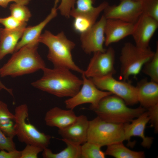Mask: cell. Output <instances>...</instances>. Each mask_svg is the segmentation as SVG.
<instances>
[{
  "mask_svg": "<svg viewBox=\"0 0 158 158\" xmlns=\"http://www.w3.org/2000/svg\"><path fill=\"white\" fill-rule=\"evenodd\" d=\"M28 106L23 104L16 107L14 110L16 136L19 141L26 145L38 146L43 150L50 144L51 137L39 130L27 120L28 119Z\"/></svg>",
  "mask_w": 158,
  "mask_h": 158,
  "instance_id": "obj_5",
  "label": "cell"
},
{
  "mask_svg": "<svg viewBox=\"0 0 158 158\" xmlns=\"http://www.w3.org/2000/svg\"><path fill=\"white\" fill-rule=\"evenodd\" d=\"M1 28H0V37L1 34ZM0 87H1L2 89L6 91L11 95L13 96V94L12 90L10 88H8L6 87L1 81L0 80Z\"/></svg>",
  "mask_w": 158,
  "mask_h": 158,
  "instance_id": "obj_37",
  "label": "cell"
},
{
  "mask_svg": "<svg viewBox=\"0 0 158 158\" xmlns=\"http://www.w3.org/2000/svg\"><path fill=\"white\" fill-rule=\"evenodd\" d=\"M138 103L147 110L158 104V83L143 79L135 86Z\"/></svg>",
  "mask_w": 158,
  "mask_h": 158,
  "instance_id": "obj_18",
  "label": "cell"
},
{
  "mask_svg": "<svg viewBox=\"0 0 158 158\" xmlns=\"http://www.w3.org/2000/svg\"><path fill=\"white\" fill-rule=\"evenodd\" d=\"M134 26L133 24L120 20L106 19L104 29L105 45L108 46L131 35Z\"/></svg>",
  "mask_w": 158,
  "mask_h": 158,
  "instance_id": "obj_16",
  "label": "cell"
},
{
  "mask_svg": "<svg viewBox=\"0 0 158 158\" xmlns=\"http://www.w3.org/2000/svg\"><path fill=\"white\" fill-rule=\"evenodd\" d=\"M143 14L158 21V0H143Z\"/></svg>",
  "mask_w": 158,
  "mask_h": 158,
  "instance_id": "obj_28",
  "label": "cell"
},
{
  "mask_svg": "<svg viewBox=\"0 0 158 158\" xmlns=\"http://www.w3.org/2000/svg\"><path fill=\"white\" fill-rule=\"evenodd\" d=\"M103 11L106 19H119L134 24L143 14L142 1L120 0L119 4H109Z\"/></svg>",
  "mask_w": 158,
  "mask_h": 158,
  "instance_id": "obj_11",
  "label": "cell"
},
{
  "mask_svg": "<svg viewBox=\"0 0 158 158\" xmlns=\"http://www.w3.org/2000/svg\"><path fill=\"white\" fill-rule=\"evenodd\" d=\"M95 1V0H77L76 7L72 9L70 13H80L89 12L94 8L93 4Z\"/></svg>",
  "mask_w": 158,
  "mask_h": 158,
  "instance_id": "obj_29",
  "label": "cell"
},
{
  "mask_svg": "<svg viewBox=\"0 0 158 158\" xmlns=\"http://www.w3.org/2000/svg\"><path fill=\"white\" fill-rule=\"evenodd\" d=\"M13 138L7 136L0 129V150L11 151L16 150Z\"/></svg>",
  "mask_w": 158,
  "mask_h": 158,
  "instance_id": "obj_31",
  "label": "cell"
},
{
  "mask_svg": "<svg viewBox=\"0 0 158 158\" xmlns=\"http://www.w3.org/2000/svg\"><path fill=\"white\" fill-rule=\"evenodd\" d=\"M15 119L7 104L0 100V129L7 136L13 138L16 136Z\"/></svg>",
  "mask_w": 158,
  "mask_h": 158,
  "instance_id": "obj_23",
  "label": "cell"
},
{
  "mask_svg": "<svg viewBox=\"0 0 158 158\" xmlns=\"http://www.w3.org/2000/svg\"><path fill=\"white\" fill-rule=\"evenodd\" d=\"M2 89L1 87H0V92Z\"/></svg>",
  "mask_w": 158,
  "mask_h": 158,
  "instance_id": "obj_39",
  "label": "cell"
},
{
  "mask_svg": "<svg viewBox=\"0 0 158 158\" xmlns=\"http://www.w3.org/2000/svg\"><path fill=\"white\" fill-rule=\"evenodd\" d=\"M158 28V21L142 14L134 24L131 35L138 47H149L150 42Z\"/></svg>",
  "mask_w": 158,
  "mask_h": 158,
  "instance_id": "obj_13",
  "label": "cell"
},
{
  "mask_svg": "<svg viewBox=\"0 0 158 158\" xmlns=\"http://www.w3.org/2000/svg\"><path fill=\"white\" fill-rule=\"evenodd\" d=\"M66 145V147L59 153H53L51 150L44 149L42 155L44 158H81V145L62 139Z\"/></svg>",
  "mask_w": 158,
  "mask_h": 158,
  "instance_id": "obj_22",
  "label": "cell"
},
{
  "mask_svg": "<svg viewBox=\"0 0 158 158\" xmlns=\"http://www.w3.org/2000/svg\"><path fill=\"white\" fill-rule=\"evenodd\" d=\"M109 4L107 2L104 1L89 12L70 13V16L74 18L73 23L74 30L81 34L89 29L96 22L101 13Z\"/></svg>",
  "mask_w": 158,
  "mask_h": 158,
  "instance_id": "obj_19",
  "label": "cell"
},
{
  "mask_svg": "<svg viewBox=\"0 0 158 158\" xmlns=\"http://www.w3.org/2000/svg\"><path fill=\"white\" fill-rule=\"evenodd\" d=\"M39 43L45 45L48 48L47 58L54 67L68 69L82 74L83 71L75 63L71 51L75 44L68 39L62 31L55 35L48 30H45L39 38Z\"/></svg>",
  "mask_w": 158,
  "mask_h": 158,
  "instance_id": "obj_3",
  "label": "cell"
},
{
  "mask_svg": "<svg viewBox=\"0 0 158 158\" xmlns=\"http://www.w3.org/2000/svg\"><path fill=\"white\" fill-rule=\"evenodd\" d=\"M89 122L84 115L77 116L75 121L65 128L59 129L58 134L62 139L81 145L87 141Z\"/></svg>",
  "mask_w": 158,
  "mask_h": 158,
  "instance_id": "obj_14",
  "label": "cell"
},
{
  "mask_svg": "<svg viewBox=\"0 0 158 158\" xmlns=\"http://www.w3.org/2000/svg\"><path fill=\"white\" fill-rule=\"evenodd\" d=\"M76 0H61V2L57 7L61 15L66 18L70 17V13L71 9L75 8L74 5Z\"/></svg>",
  "mask_w": 158,
  "mask_h": 158,
  "instance_id": "obj_32",
  "label": "cell"
},
{
  "mask_svg": "<svg viewBox=\"0 0 158 158\" xmlns=\"http://www.w3.org/2000/svg\"><path fill=\"white\" fill-rule=\"evenodd\" d=\"M27 23L18 28L9 30L1 29L0 37V60L7 55L13 53L19 40L23 35Z\"/></svg>",
  "mask_w": 158,
  "mask_h": 158,
  "instance_id": "obj_20",
  "label": "cell"
},
{
  "mask_svg": "<svg viewBox=\"0 0 158 158\" xmlns=\"http://www.w3.org/2000/svg\"><path fill=\"white\" fill-rule=\"evenodd\" d=\"M135 1H143V0H133Z\"/></svg>",
  "mask_w": 158,
  "mask_h": 158,
  "instance_id": "obj_38",
  "label": "cell"
},
{
  "mask_svg": "<svg viewBox=\"0 0 158 158\" xmlns=\"http://www.w3.org/2000/svg\"><path fill=\"white\" fill-rule=\"evenodd\" d=\"M59 0H55L54 6L50 13L42 21L35 26L26 27L20 40L17 45L15 52L26 45L39 43V39L42 30L57 15V6Z\"/></svg>",
  "mask_w": 158,
  "mask_h": 158,
  "instance_id": "obj_17",
  "label": "cell"
},
{
  "mask_svg": "<svg viewBox=\"0 0 158 158\" xmlns=\"http://www.w3.org/2000/svg\"><path fill=\"white\" fill-rule=\"evenodd\" d=\"M83 84L81 89L73 96L65 101L68 109H73L80 105L90 103V109L96 108L100 100L105 97L113 94L111 92L99 89L91 80L82 74Z\"/></svg>",
  "mask_w": 158,
  "mask_h": 158,
  "instance_id": "obj_9",
  "label": "cell"
},
{
  "mask_svg": "<svg viewBox=\"0 0 158 158\" xmlns=\"http://www.w3.org/2000/svg\"><path fill=\"white\" fill-rule=\"evenodd\" d=\"M106 19L103 15L99 20L88 30L80 34L81 47L87 54L97 51L104 52L105 37L104 32Z\"/></svg>",
  "mask_w": 158,
  "mask_h": 158,
  "instance_id": "obj_12",
  "label": "cell"
},
{
  "mask_svg": "<svg viewBox=\"0 0 158 158\" xmlns=\"http://www.w3.org/2000/svg\"><path fill=\"white\" fill-rule=\"evenodd\" d=\"M101 147L92 142L87 141L81 145V158H104L105 152Z\"/></svg>",
  "mask_w": 158,
  "mask_h": 158,
  "instance_id": "obj_26",
  "label": "cell"
},
{
  "mask_svg": "<svg viewBox=\"0 0 158 158\" xmlns=\"http://www.w3.org/2000/svg\"><path fill=\"white\" fill-rule=\"evenodd\" d=\"M24 23L20 22L11 15L7 17L0 18V24L7 29L12 30L17 28Z\"/></svg>",
  "mask_w": 158,
  "mask_h": 158,
  "instance_id": "obj_33",
  "label": "cell"
},
{
  "mask_svg": "<svg viewBox=\"0 0 158 158\" xmlns=\"http://www.w3.org/2000/svg\"><path fill=\"white\" fill-rule=\"evenodd\" d=\"M91 110L105 121L124 124L130 123L147 110L141 106L135 108H130L122 98L112 94L103 98L97 107Z\"/></svg>",
  "mask_w": 158,
  "mask_h": 158,
  "instance_id": "obj_4",
  "label": "cell"
},
{
  "mask_svg": "<svg viewBox=\"0 0 158 158\" xmlns=\"http://www.w3.org/2000/svg\"><path fill=\"white\" fill-rule=\"evenodd\" d=\"M124 140V124L107 122L97 116L89 121L87 141L102 147Z\"/></svg>",
  "mask_w": 158,
  "mask_h": 158,
  "instance_id": "obj_7",
  "label": "cell"
},
{
  "mask_svg": "<svg viewBox=\"0 0 158 158\" xmlns=\"http://www.w3.org/2000/svg\"><path fill=\"white\" fill-rule=\"evenodd\" d=\"M77 117L73 109L65 110L55 107L46 112L44 120L47 126L56 127L59 129L65 128L71 124Z\"/></svg>",
  "mask_w": 158,
  "mask_h": 158,
  "instance_id": "obj_21",
  "label": "cell"
},
{
  "mask_svg": "<svg viewBox=\"0 0 158 158\" xmlns=\"http://www.w3.org/2000/svg\"><path fill=\"white\" fill-rule=\"evenodd\" d=\"M39 43L26 45L15 52L0 68V76L14 77L31 73L46 67L37 51Z\"/></svg>",
  "mask_w": 158,
  "mask_h": 158,
  "instance_id": "obj_2",
  "label": "cell"
},
{
  "mask_svg": "<svg viewBox=\"0 0 158 158\" xmlns=\"http://www.w3.org/2000/svg\"><path fill=\"white\" fill-rule=\"evenodd\" d=\"M31 0H0V6L4 8L7 7L8 4L11 2L24 5H28Z\"/></svg>",
  "mask_w": 158,
  "mask_h": 158,
  "instance_id": "obj_36",
  "label": "cell"
},
{
  "mask_svg": "<svg viewBox=\"0 0 158 158\" xmlns=\"http://www.w3.org/2000/svg\"><path fill=\"white\" fill-rule=\"evenodd\" d=\"M43 75L31 84L34 87L59 97H72L79 91L83 80L65 68H47L42 70Z\"/></svg>",
  "mask_w": 158,
  "mask_h": 158,
  "instance_id": "obj_1",
  "label": "cell"
},
{
  "mask_svg": "<svg viewBox=\"0 0 158 158\" xmlns=\"http://www.w3.org/2000/svg\"><path fill=\"white\" fill-rule=\"evenodd\" d=\"M93 53L86 69L82 73L87 78H99L113 75L116 73L114 66L115 52L112 47H109L104 52Z\"/></svg>",
  "mask_w": 158,
  "mask_h": 158,
  "instance_id": "obj_10",
  "label": "cell"
},
{
  "mask_svg": "<svg viewBox=\"0 0 158 158\" xmlns=\"http://www.w3.org/2000/svg\"><path fill=\"white\" fill-rule=\"evenodd\" d=\"M9 10L11 15L22 23H26L32 16L25 5L14 3L10 5Z\"/></svg>",
  "mask_w": 158,
  "mask_h": 158,
  "instance_id": "obj_27",
  "label": "cell"
},
{
  "mask_svg": "<svg viewBox=\"0 0 158 158\" xmlns=\"http://www.w3.org/2000/svg\"><path fill=\"white\" fill-rule=\"evenodd\" d=\"M150 116L149 122L150 126L153 127L155 133L158 131V104L154 105L147 109Z\"/></svg>",
  "mask_w": 158,
  "mask_h": 158,
  "instance_id": "obj_34",
  "label": "cell"
},
{
  "mask_svg": "<svg viewBox=\"0 0 158 158\" xmlns=\"http://www.w3.org/2000/svg\"><path fill=\"white\" fill-rule=\"evenodd\" d=\"M90 78L99 89L119 97L128 106L138 103L135 86L127 81L118 80L112 75Z\"/></svg>",
  "mask_w": 158,
  "mask_h": 158,
  "instance_id": "obj_8",
  "label": "cell"
},
{
  "mask_svg": "<svg viewBox=\"0 0 158 158\" xmlns=\"http://www.w3.org/2000/svg\"><path fill=\"white\" fill-rule=\"evenodd\" d=\"M43 149L33 145L27 144L24 148L21 151L20 158H37L38 154Z\"/></svg>",
  "mask_w": 158,
  "mask_h": 158,
  "instance_id": "obj_30",
  "label": "cell"
},
{
  "mask_svg": "<svg viewBox=\"0 0 158 158\" xmlns=\"http://www.w3.org/2000/svg\"><path fill=\"white\" fill-rule=\"evenodd\" d=\"M150 116L147 110L135 119H133L131 123L124 124V130L125 140H128V144L131 142L130 139L133 136H138L142 139L141 145L144 147L149 148L153 141L152 137L146 136L145 130L147 124L149 122Z\"/></svg>",
  "mask_w": 158,
  "mask_h": 158,
  "instance_id": "obj_15",
  "label": "cell"
},
{
  "mask_svg": "<svg viewBox=\"0 0 158 158\" xmlns=\"http://www.w3.org/2000/svg\"><path fill=\"white\" fill-rule=\"evenodd\" d=\"M142 72L150 78L151 80L158 83V44L152 57L143 65Z\"/></svg>",
  "mask_w": 158,
  "mask_h": 158,
  "instance_id": "obj_25",
  "label": "cell"
},
{
  "mask_svg": "<svg viewBox=\"0 0 158 158\" xmlns=\"http://www.w3.org/2000/svg\"><path fill=\"white\" fill-rule=\"evenodd\" d=\"M21 151L17 150L11 151L0 150V158H20Z\"/></svg>",
  "mask_w": 158,
  "mask_h": 158,
  "instance_id": "obj_35",
  "label": "cell"
},
{
  "mask_svg": "<svg viewBox=\"0 0 158 158\" xmlns=\"http://www.w3.org/2000/svg\"><path fill=\"white\" fill-rule=\"evenodd\" d=\"M154 53L149 47H140L130 42L125 43L119 57L120 73L123 80L127 81L130 76L138 75Z\"/></svg>",
  "mask_w": 158,
  "mask_h": 158,
  "instance_id": "obj_6",
  "label": "cell"
},
{
  "mask_svg": "<svg viewBox=\"0 0 158 158\" xmlns=\"http://www.w3.org/2000/svg\"><path fill=\"white\" fill-rule=\"evenodd\" d=\"M123 142L114 143L107 146L106 155L116 158H143L145 156L143 151H135L126 147Z\"/></svg>",
  "mask_w": 158,
  "mask_h": 158,
  "instance_id": "obj_24",
  "label": "cell"
}]
</instances>
